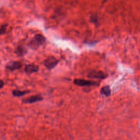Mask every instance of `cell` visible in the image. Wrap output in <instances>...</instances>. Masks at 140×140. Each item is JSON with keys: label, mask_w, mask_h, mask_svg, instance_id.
Masks as SVG:
<instances>
[{"label": "cell", "mask_w": 140, "mask_h": 140, "mask_svg": "<svg viewBox=\"0 0 140 140\" xmlns=\"http://www.w3.org/2000/svg\"><path fill=\"white\" fill-rule=\"evenodd\" d=\"M59 62V60L56 58L54 57H49L44 60L43 64L46 68L50 70L55 68L58 64Z\"/></svg>", "instance_id": "cell-1"}, {"label": "cell", "mask_w": 140, "mask_h": 140, "mask_svg": "<svg viewBox=\"0 0 140 140\" xmlns=\"http://www.w3.org/2000/svg\"><path fill=\"white\" fill-rule=\"evenodd\" d=\"M74 84L80 87H90L95 86L99 84V83L95 81H88L83 79H75L73 81Z\"/></svg>", "instance_id": "cell-2"}, {"label": "cell", "mask_w": 140, "mask_h": 140, "mask_svg": "<svg viewBox=\"0 0 140 140\" xmlns=\"http://www.w3.org/2000/svg\"><path fill=\"white\" fill-rule=\"evenodd\" d=\"M43 97L41 95H33L31 96H30L26 99H23L22 100V102L25 104H33L35 102H37L39 101H41L43 100Z\"/></svg>", "instance_id": "cell-3"}, {"label": "cell", "mask_w": 140, "mask_h": 140, "mask_svg": "<svg viewBox=\"0 0 140 140\" xmlns=\"http://www.w3.org/2000/svg\"><path fill=\"white\" fill-rule=\"evenodd\" d=\"M45 41V38L42 35H36L35 37L33 42L30 44L32 48H35L37 47L40 45L42 44Z\"/></svg>", "instance_id": "cell-4"}, {"label": "cell", "mask_w": 140, "mask_h": 140, "mask_svg": "<svg viewBox=\"0 0 140 140\" xmlns=\"http://www.w3.org/2000/svg\"><path fill=\"white\" fill-rule=\"evenodd\" d=\"M22 66V64L20 61H11L10 63H8L6 66V69L10 70L11 71H14L15 70H17L20 69Z\"/></svg>", "instance_id": "cell-5"}, {"label": "cell", "mask_w": 140, "mask_h": 140, "mask_svg": "<svg viewBox=\"0 0 140 140\" xmlns=\"http://www.w3.org/2000/svg\"><path fill=\"white\" fill-rule=\"evenodd\" d=\"M88 77L91 78L95 79H104L106 77V74L102 71H91L89 72L88 74Z\"/></svg>", "instance_id": "cell-6"}, {"label": "cell", "mask_w": 140, "mask_h": 140, "mask_svg": "<svg viewBox=\"0 0 140 140\" xmlns=\"http://www.w3.org/2000/svg\"><path fill=\"white\" fill-rule=\"evenodd\" d=\"M39 66L38 65L34 64H29L27 65L25 67L24 71L27 74H32L38 71Z\"/></svg>", "instance_id": "cell-7"}, {"label": "cell", "mask_w": 140, "mask_h": 140, "mask_svg": "<svg viewBox=\"0 0 140 140\" xmlns=\"http://www.w3.org/2000/svg\"><path fill=\"white\" fill-rule=\"evenodd\" d=\"M29 92H30V91L29 90L21 91V90H14L12 91V94L15 97H21L28 94Z\"/></svg>", "instance_id": "cell-8"}, {"label": "cell", "mask_w": 140, "mask_h": 140, "mask_svg": "<svg viewBox=\"0 0 140 140\" xmlns=\"http://www.w3.org/2000/svg\"><path fill=\"white\" fill-rule=\"evenodd\" d=\"M101 93L106 96H110L111 94V90H110V87H109L108 86L104 87L101 89Z\"/></svg>", "instance_id": "cell-9"}, {"label": "cell", "mask_w": 140, "mask_h": 140, "mask_svg": "<svg viewBox=\"0 0 140 140\" xmlns=\"http://www.w3.org/2000/svg\"><path fill=\"white\" fill-rule=\"evenodd\" d=\"M15 53H16V54H17L18 55L22 56V55H24V49H23L22 48L19 47L17 49L16 51H15Z\"/></svg>", "instance_id": "cell-10"}, {"label": "cell", "mask_w": 140, "mask_h": 140, "mask_svg": "<svg viewBox=\"0 0 140 140\" xmlns=\"http://www.w3.org/2000/svg\"><path fill=\"white\" fill-rule=\"evenodd\" d=\"M6 27L7 25H3L1 27H0V34H3L6 31Z\"/></svg>", "instance_id": "cell-11"}, {"label": "cell", "mask_w": 140, "mask_h": 140, "mask_svg": "<svg viewBox=\"0 0 140 140\" xmlns=\"http://www.w3.org/2000/svg\"><path fill=\"white\" fill-rule=\"evenodd\" d=\"M4 85V83L2 80H0V89H1L3 87Z\"/></svg>", "instance_id": "cell-12"}]
</instances>
